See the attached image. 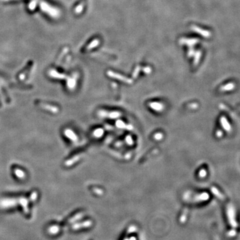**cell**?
Listing matches in <instances>:
<instances>
[{
  "instance_id": "6da1fadb",
  "label": "cell",
  "mask_w": 240,
  "mask_h": 240,
  "mask_svg": "<svg viewBox=\"0 0 240 240\" xmlns=\"http://www.w3.org/2000/svg\"><path fill=\"white\" fill-rule=\"evenodd\" d=\"M220 121H221V124L222 125V127L224 128L225 131L228 132H231V125L229 124V122L227 121V120H226L225 117H221V119H220Z\"/></svg>"
},
{
  "instance_id": "7a4b0ae2",
  "label": "cell",
  "mask_w": 240,
  "mask_h": 240,
  "mask_svg": "<svg viewBox=\"0 0 240 240\" xmlns=\"http://www.w3.org/2000/svg\"><path fill=\"white\" fill-rule=\"evenodd\" d=\"M235 87V84L233 82H230L229 83L226 84V85L221 87L220 90L222 91H229L234 90Z\"/></svg>"
},
{
  "instance_id": "3957f363",
  "label": "cell",
  "mask_w": 240,
  "mask_h": 240,
  "mask_svg": "<svg viewBox=\"0 0 240 240\" xmlns=\"http://www.w3.org/2000/svg\"><path fill=\"white\" fill-rule=\"evenodd\" d=\"M150 107L152 108L153 109H154V110L155 111H158V112H161L163 110V106L160 103H158V102H153V103H150Z\"/></svg>"
},
{
  "instance_id": "277c9868",
  "label": "cell",
  "mask_w": 240,
  "mask_h": 240,
  "mask_svg": "<svg viewBox=\"0 0 240 240\" xmlns=\"http://www.w3.org/2000/svg\"><path fill=\"white\" fill-rule=\"evenodd\" d=\"M60 231V227L57 225H52L49 228V232L51 234H56Z\"/></svg>"
},
{
  "instance_id": "5b68a950",
  "label": "cell",
  "mask_w": 240,
  "mask_h": 240,
  "mask_svg": "<svg viewBox=\"0 0 240 240\" xmlns=\"http://www.w3.org/2000/svg\"><path fill=\"white\" fill-rule=\"evenodd\" d=\"M65 134L66 136L69 137L71 140H72L73 141H76L77 140V137L75 135L74 133L73 132L70 131V130H67V131L65 132Z\"/></svg>"
},
{
  "instance_id": "8992f818",
  "label": "cell",
  "mask_w": 240,
  "mask_h": 240,
  "mask_svg": "<svg viewBox=\"0 0 240 240\" xmlns=\"http://www.w3.org/2000/svg\"><path fill=\"white\" fill-rule=\"evenodd\" d=\"M103 130L102 129H97L94 132V135L96 137H100L103 136Z\"/></svg>"
},
{
  "instance_id": "52a82bcc",
  "label": "cell",
  "mask_w": 240,
  "mask_h": 240,
  "mask_svg": "<svg viewBox=\"0 0 240 240\" xmlns=\"http://www.w3.org/2000/svg\"><path fill=\"white\" fill-rule=\"evenodd\" d=\"M120 116H121V113L120 112H112L110 114H109V117H110L111 118H117V117H119Z\"/></svg>"
},
{
  "instance_id": "ba28073f",
  "label": "cell",
  "mask_w": 240,
  "mask_h": 240,
  "mask_svg": "<svg viewBox=\"0 0 240 240\" xmlns=\"http://www.w3.org/2000/svg\"><path fill=\"white\" fill-rule=\"evenodd\" d=\"M116 125H117L118 128H125V124H124V121H121V120L117 121V122H116Z\"/></svg>"
},
{
  "instance_id": "9c48e42d",
  "label": "cell",
  "mask_w": 240,
  "mask_h": 240,
  "mask_svg": "<svg viewBox=\"0 0 240 240\" xmlns=\"http://www.w3.org/2000/svg\"><path fill=\"white\" fill-rule=\"evenodd\" d=\"M126 141H127L128 144L129 145H132L133 144V140H132V137L131 136H127L126 137Z\"/></svg>"
},
{
  "instance_id": "30bf717a",
  "label": "cell",
  "mask_w": 240,
  "mask_h": 240,
  "mask_svg": "<svg viewBox=\"0 0 240 240\" xmlns=\"http://www.w3.org/2000/svg\"><path fill=\"white\" fill-rule=\"evenodd\" d=\"M163 137V135L161 133H158L157 134L155 135V138L157 140H159Z\"/></svg>"
},
{
  "instance_id": "8fae6325",
  "label": "cell",
  "mask_w": 240,
  "mask_h": 240,
  "mask_svg": "<svg viewBox=\"0 0 240 240\" xmlns=\"http://www.w3.org/2000/svg\"><path fill=\"white\" fill-rule=\"evenodd\" d=\"M15 173H16L17 175H18V177H19V178H23L24 174H23V172H22V171L17 170V171H15Z\"/></svg>"
},
{
  "instance_id": "7c38bea8",
  "label": "cell",
  "mask_w": 240,
  "mask_h": 240,
  "mask_svg": "<svg viewBox=\"0 0 240 240\" xmlns=\"http://www.w3.org/2000/svg\"><path fill=\"white\" fill-rule=\"evenodd\" d=\"M199 175H200V176L201 177V178H202V177H205V176L206 175V171H205V170H201L200 171Z\"/></svg>"
},
{
  "instance_id": "4fadbf2b",
  "label": "cell",
  "mask_w": 240,
  "mask_h": 240,
  "mask_svg": "<svg viewBox=\"0 0 240 240\" xmlns=\"http://www.w3.org/2000/svg\"><path fill=\"white\" fill-rule=\"evenodd\" d=\"M222 135H223V133H222V132H221V131H217V132H216V136H217V137H220L222 136Z\"/></svg>"
}]
</instances>
